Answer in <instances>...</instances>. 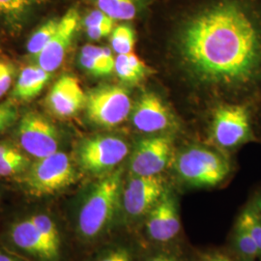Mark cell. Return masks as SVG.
I'll list each match as a JSON object with an SVG mask.
<instances>
[{
	"mask_svg": "<svg viewBox=\"0 0 261 261\" xmlns=\"http://www.w3.org/2000/svg\"><path fill=\"white\" fill-rule=\"evenodd\" d=\"M171 16L180 64L198 84L261 105V0H181Z\"/></svg>",
	"mask_w": 261,
	"mask_h": 261,
	"instance_id": "6da1fadb",
	"label": "cell"
},
{
	"mask_svg": "<svg viewBox=\"0 0 261 261\" xmlns=\"http://www.w3.org/2000/svg\"><path fill=\"white\" fill-rule=\"evenodd\" d=\"M122 190L121 169L94 187L79 215V229L84 237L93 239L110 225L121 204Z\"/></svg>",
	"mask_w": 261,
	"mask_h": 261,
	"instance_id": "7a4b0ae2",
	"label": "cell"
},
{
	"mask_svg": "<svg viewBox=\"0 0 261 261\" xmlns=\"http://www.w3.org/2000/svg\"><path fill=\"white\" fill-rule=\"evenodd\" d=\"M179 177L194 187H214L223 182L229 173L228 162L212 150L191 147L176 159Z\"/></svg>",
	"mask_w": 261,
	"mask_h": 261,
	"instance_id": "3957f363",
	"label": "cell"
},
{
	"mask_svg": "<svg viewBox=\"0 0 261 261\" xmlns=\"http://www.w3.org/2000/svg\"><path fill=\"white\" fill-rule=\"evenodd\" d=\"M75 168L70 157L63 152H56L37 161L28 168L23 184L32 196L53 195L74 184Z\"/></svg>",
	"mask_w": 261,
	"mask_h": 261,
	"instance_id": "277c9868",
	"label": "cell"
},
{
	"mask_svg": "<svg viewBox=\"0 0 261 261\" xmlns=\"http://www.w3.org/2000/svg\"><path fill=\"white\" fill-rule=\"evenodd\" d=\"M85 107L91 121L103 127H114L126 120L132 103L129 94L122 87L105 85L89 92Z\"/></svg>",
	"mask_w": 261,
	"mask_h": 261,
	"instance_id": "5b68a950",
	"label": "cell"
},
{
	"mask_svg": "<svg viewBox=\"0 0 261 261\" xmlns=\"http://www.w3.org/2000/svg\"><path fill=\"white\" fill-rule=\"evenodd\" d=\"M213 139L223 148H234L252 139V114L247 106L225 105L215 112Z\"/></svg>",
	"mask_w": 261,
	"mask_h": 261,
	"instance_id": "8992f818",
	"label": "cell"
},
{
	"mask_svg": "<svg viewBox=\"0 0 261 261\" xmlns=\"http://www.w3.org/2000/svg\"><path fill=\"white\" fill-rule=\"evenodd\" d=\"M129 153L126 141L112 136H99L84 140L77 158L84 170L101 173L118 166Z\"/></svg>",
	"mask_w": 261,
	"mask_h": 261,
	"instance_id": "52a82bcc",
	"label": "cell"
},
{
	"mask_svg": "<svg viewBox=\"0 0 261 261\" xmlns=\"http://www.w3.org/2000/svg\"><path fill=\"white\" fill-rule=\"evenodd\" d=\"M18 138L21 147L35 158H45L58 149L59 136L56 126L37 112L23 115L18 127Z\"/></svg>",
	"mask_w": 261,
	"mask_h": 261,
	"instance_id": "ba28073f",
	"label": "cell"
},
{
	"mask_svg": "<svg viewBox=\"0 0 261 261\" xmlns=\"http://www.w3.org/2000/svg\"><path fill=\"white\" fill-rule=\"evenodd\" d=\"M165 191L164 181L159 175H133L122 190V207L132 219L146 217L157 204Z\"/></svg>",
	"mask_w": 261,
	"mask_h": 261,
	"instance_id": "9c48e42d",
	"label": "cell"
},
{
	"mask_svg": "<svg viewBox=\"0 0 261 261\" xmlns=\"http://www.w3.org/2000/svg\"><path fill=\"white\" fill-rule=\"evenodd\" d=\"M172 142L168 137H152L140 141L130 160L134 176H157L171 157Z\"/></svg>",
	"mask_w": 261,
	"mask_h": 261,
	"instance_id": "30bf717a",
	"label": "cell"
},
{
	"mask_svg": "<svg viewBox=\"0 0 261 261\" xmlns=\"http://www.w3.org/2000/svg\"><path fill=\"white\" fill-rule=\"evenodd\" d=\"M80 20V14L75 8H71L66 12L60 18L56 34L36 57L38 65L49 73L55 72L61 66L66 51L77 30Z\"/></svg>",
	"mask_w": 261,
	"mask_h": 261,
	"instance_id": "8fae6325",
	"label": "cell"
},
{
	"mask_svg": "<svg viewBox=\"0 0 261 261\" xmlns=\"http://www.w3.org/2000/svg\"><path fill=\"white\" fill-rule=\"evenodd\" d=\"M145 227L150 238L159 243L169 242L180 232L177 201L167 190L146 216Z\"/></svg>",
	"mask_w": 261,
	"mask_h": 261,
	"instance_id": "7c38bea8",
	"label": "cell"
},
{
	"mask_svg": "<svg viewBox=\"0 0 261 261\" xmlns=\"http://www.w3.org/2000/svg\"><path fill=\"white\" fill-rule=\"evenodd\" d=\"M86 103V95L75 76H61L47 95V107L58 117H70L80 112Z\"/></svg>",
	"mask_w": 261,
	"mask_h": 261,
	"instance_id": "4fadbf2b",
	"label": "cell"
},
{
	"mask_svg": "<svg viewBox=\"0 0 261 261\" xmlns=\"http://www.w3.org/2000/svg\"><path fill=\"white\" fill-rule=\"evenodd\" d=\"M133 123L138 130L154 134L168 129L170 116L166 105L156 94L145 93L141 96L133 112Z\"/></svg>",
	"mask_w": 261,
	"mask_h": 261,
	"instance_id": "5bb4252c",
	"label": "cell"
},
{
	"mask_svg": "<svg viewBox=\"0 0 261 261\" xmlns=\"http://www.w3.org/2000/svg\"><path fill=\"white\" fill-rule=\"evenodd\" d=\"M11 238L19 248L27 252L44 259H55L47 244L30 218L19 222L12 227Z\"/></svg>",
	"mask_w": 261,
	"mask_h": 261,
	"instance_id": "9a60e30c",
	"label": "cell"
},
{
	"mask_svg": "<svg viewBox=\"0 0 261 261\" xmlns=\"http://www.w3.org/2000/svg\"><path fill=\"white\" fill-rule=\"evenodd\" d=\"M50 74L39 65L24 68L17 81L14 96L21 101L32 100L41 93L48 82Z\"/></svg>",
	"mask_w": 261,
	"mask_h": 261,
	"instance_id": "2e32d148",
	"label": "cell"
},
{
	"mask_svg": "<svg viewBox=\"0 0 261 261\" xmlns=\"http://www.w3.org/2000/svg\"><path fill=\"white\" fill-rule=\"evenodd\" d=\"M97 9L114 20L135 19L145 7L147 0H92Z\"/></svg>",
	"mask_w": 261,
	"mask_h": 261,
	"instance_id": "e0dca14e",
	"label": "cell"
},
{
	"mask_svg": "<svg viewBox=\"0 0 261 261\" xmlns=\"http://www.w3.org/2000/svg\"><path fill=\"white\" fill-rule=\"evenodd\" d=\"M43 0H0V18L11 28L22 25L30 12Z\"/></svg>",
	"mask_w": 261,
	"mask_h": 261,
	"instance_id": "ac0fdd59",
	"label": "cell"
},
{
	"mask_svg": "<svg viewBox=\"0 0 261 261\" xmlns=\"http://www.w3.org/2000/svg\"><path fill=\"white\" fill-rule=\"evenodd\" d=\"M28 167L29 160L21 151L10 143L0 141V176L17 175Z\"/></svg>",
	"mask_w": 261,
	"mask_h": 261,
	"instance_id": "d6986e66",
	"label": "cell"
},
{
	"mask_svg": "<svg viewBox=\"0 0 261 261\" xmlns=\"http://www.w3.org/2000/svg\"><path fill=\"white\" fill-rule=\"evenodd\" d=\"M114 71L118 77L127 83L139 82L146 74L147 68L134 51L115 57Z\"/></svg>",
	"mask_w": 261,
	"mask_h": 261,
	"instance_id": "ffe728a7",
	"label": "cell"
},
{
	"mask_svg": "<svg viewBox=\"0 0 261 261\" xmlns=\"http://www.w3.org/2000/svg\"><path fill=\"white\" fill-rule=\"evenodd\" d=\"M30 220L37 227L54 258H56L59 254L60 238L55 222L47 215L44 214L34 215Z\"/></svg>",
	"mask_w": 261,
	"mask_h": 261,
	"instance_id": "44dd1931",
	"label": "cell"
},
{
	"mask_svg": "<svg viewBox=\"0 0 261 261\" xmlns=\"http://www.w3.org/2000/svg\"><path fill=\"white\" fill-rule=\"evenodd\" d=\"M59 19H51L43 23L28 40V51L31 56L37 57L51 37L56 34L59 25Z\"/></svg>",
	"mask_w": 261,
	"mask_h": 261,
	"instance_id": "7402d4cb",
	"label": "cell"
},
{
	"mask_svg": "<svg viewBox=\"0 0 261 261\" xmlns=\"http://www.w3.org/2000/svg\"><path fill=\"white\" fill-rule=\"evenodd\" d=\"M135 42V32L129 24L124 23L113 28L111 34V44L112 49L117 55L133 53Z\"/></svg>",
	"mask_w": 261,
	"mask_h": 261,
	"instance_id": "603a6c76",
	"label": "cell"
},
{
	"mask_svg": "<svg viewBox=\"0 0 261 261\" xmlns=\"http://www.w3.org/2000/svg\"><path fill=\"white\" fill-rule=\"evenodd\" d=\"M234 239L237 251L246 259L252 260L260 256L261 252L257 245L253 241L251 235L238 223L235 227Z\"/></svg>",
	"mask_w": 261,
	"mask_h": 261,
	"instance_id": "cb8c5ba5",
	"label": "cell"
},
{
	"mask_svg": "<svg viewBox=\"0 0 261 261\" xmlns=\"http://www.w3.org/2000/svg\"><path fill=\"white\" fill-rule=\"evenodd\" d=\"M237 223L241 224L246 231L251 235L261 252V219L253 206L250 205L243 210Z\"/></svg>",
	"mask_w": 261,
	"mask_h": 261,
	"instance_id": "d4e9b609",
	"label": "cell"
},
{
	"mask_svg": "<svg viewBox=\"0 0 261 261\" xmlns=\"http://www.w3.org/2000/svg\"><path fill=\"white\" fill-rule=\"evenodd\" d=\"M81 55H84L93 58L94 60L101 63L111 74L114 71L115 58L112 56V50L109 47L86 45L82 48Z\"/></svg>",
	"mask_w": 261,
	"mask_h": 261,
	"instance_id": "484cf974",
	"label": "cell"
},
{
	"mask_svg": "<svg viewBox=\"0 0 261 261\" xmlns=\"http://www.w3.org/2000/svg\"><path fill=\"white\" fill-rule=\"evenodd\" d=\"M17 118L18 110L13 103L10 102L0 103V134L9 128Z\"/></svg>",
	"mask_w": 261,
	"mask_h": 261,
	"instance_id": "4316f807",
	"label": "cell"
},
{
	"mask_svg": "<svg viewBox=\"0 0 261 261\" xmlns=\"http://www.w3.org/2000/svg\"><path fill=\"white\" fill-rule=\"evenodd\" d=\"M116 20L112 19L110 16H108L106 13H103L101 10H91L84 19V28L95 27V25H101V24H111L115 23Z\"/></svg>",
	"mask_w": 261,
	"mask_h": 261,
	"instance_id": "83f0119b",
	"label": "cell"
},
{
	"mask_svg": "<svg viewBox=\"0 0 261 261\" xmlns=\"http://www.w3.org/2000/svg\"><path fill=\"white\" fill-rule=\"evenodd\" d=\"M14 69L9 63L0 60V98L9 90L13 82Z\"/></svg>",
	"mask_w": 261,
	"mask_h": 261,
	"instance_id": "f1b7e54d",
	"label": "cell"
},
{
	"mask_svg": "<svg viewBox=\"0 0 261 261\" xmlns=\"http://www.w3.org/2000/svg\"><path fill=\"white\" fill-rule=\"evenodd\" d=\"M80 62L81 65L84 69L94 75H111V73L103 67L101 63L94 60L93 58L89 56L81 55L80 56Z\"/></svg>",
	"mask_w": 261,
	"mask_h": 261,
	"instance_id": "f546056e",
	"label": "cell"
},
{
	"mask_svg": "<svg viewBox=\"0 0 261 261\" xmlns=\"http://www.w3.org/2000/svg\"><path fill=\"white\" fill-rule=\"evenodd\" d=\"M114 25L115 23H111V24H101V25L85 28L87 37L93 41H98L103 38L108 37L109 35L112 34Z\"/></svg>",
	"mask_w": 261,
	"mask_h": 261,
	"instance_id": "4dcf8cb0",
	"label": "cell"
},
{
	"mask_svg": "<svg viewBox=\"0 0 261 261\" xmlns=\"http://www.w3.org/2000/svg\"><path fill=\"white\" fill-rule=\"evenodd\" d=\"M97 261H133V258L127 249L118 248L103 255V257Z\"/></svg>",
	"mask_w": 261,
	"mask_h": 261,
	"instance_id": "1f68e13d",
	"label": "cell"
},
{
	"mask_svg": "<svg viewBox=\"0 0 261 261\" xmlns=\"http://www.w3.org/2000/svg\"><path fill=\"white\" fill-rule=\"evenodd\" d=\"M199 261H234L231 257L222 252H207L200 256Z\"/></svg>",
	"mask_w": 261,
	"mask_h": 261,
	"instance_id": "d6a6232c",
	"label": "cell"
},
{
	"mask_svg": "<svg viewBox=\"0 0 261 261\" xmlns=\"http://www.w3.org/2000/svg\"><path fill=\"white\" fill-rule=\"evenodd\" d=\"M149 261H180L177 257L171 254H166V253H161L158 255H155L150 258Z\"/></svg>",
	"mask_w": 261,
	"mask_h": 261,
	"instance_id": "836d02e7",
	"label": "cell"
},
{
	"mask_svg": "<svg viewBox=\"0 0 261 261\" xmlns=\"http://www.w3.org/2000/svg\"><path fill=\"white\" fill-rule=\"evenodd\" d=\"M252 205L253 206L254 210L256 211V213L258 214L259 218L261 219V194L256 196V198L254 199Z\"/></svg>",
	"mask_w": 261,
	"mask_h": 261,
	"instance_id": "e575fe53",
	"label": "cell"
},
{
	"mask_svg": "<svg viewBox=\"0 0 261 261\" xmlns=\"http://www.w3.org/2000/svg\"><path fill=\"white\" fill-rule=\"evenodd\" d=\"M0 261H18L16 259H14L13 257L8 256V255H5V254H1L0 253Z\"/></svg>",
	"mask_w": 261,
	"mask_h": 261,
	"instance_id": "d590c367",
	"label": "cell"
}]
</instances>
